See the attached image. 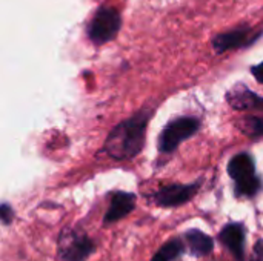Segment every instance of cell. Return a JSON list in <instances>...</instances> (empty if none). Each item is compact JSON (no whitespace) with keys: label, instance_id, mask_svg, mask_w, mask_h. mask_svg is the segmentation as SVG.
Masks as SVG:
<instances>
[{"label":"cell","instance_id":"1","mask_svg":"<svg viewBox=\"0 0 263 261\" xmlns=\"http://www.w3.org/2000/svg\"><path fill=\"white\" fill-rule=\"evenodd\" d=\"M153 112L142 109L119 123L105 142V152L116 160H129L140 154L146 138V128Z\"/></svg>","mask_w":263,"mask_h":261},{"label":"cell","instance_id":"2","mask_svg":"<svg viewBox=\"0 0 263 261\" xmlns=\"http://www.w3.org/2000/svg\"><path fill=\"white\" fill-rule=\"evenodd\" d=\"M228 174L236 182V197L251 198L262 189V180L256 174L254 160L250 154L240 152L228 163Z\"/></svg>","mask_w":263,"mask_h":261},{"label":"cell","instance_id":"3","mask_svg":"<svg viewBox=\"0 0 263 261\" xmlns=\"http://www.w3.org/2000/svg\"><path fill=\"white\" fill-rule=\"evenodd\" d=\"M200 128V122L194 117H180L170 122L160 134L159 151L163 154L174 152L180 143L193 137Z\"/></svg>","mask_w":263,"mask_h":261},{"label":"cell","instance_id":"4","mask_svg":"<svg viewBox=\"0 0 263 261\" xmlns=\"http://www.w3.org/2000/svg\"><path fill=\"white\" fill-rule=\"evenodd\" d=\"M94 251V243L88 235L82 232L66 229L59 237L60 261H86Z\"/></svg>","mask_w":263,"mask_h":261},{"label":"cell","instance_id":"5","mask_svg":"<svg viewBox=\"0 0 263 261\" xmlns=\"http://www.w3.org/2000/svg\"><path fill=\"white\" fill-rule=\"evenodd\" d=\"M122 26V17L114 8H100L97 14L94 15L89 28L88 35L92 43L103 45L111 42L120 31Z\"/></svg>","mask_w":263,"mask_h":261},{"label":"cell","instance_id":"6","mask_svg":"<svg viewBox=\"0 0 263 261\" xmlns=\"http://www.w3.org/2000/svg\"><path fill=\"white\" fill-rule=\"evenodd\" d=\"M262 34L263 31L253 29L250 26L236 28L233 31H228V32L216 35L214 40H213V49L217 54H222V52H227L230 49L247 48V46L253 45Z\"/></svg>","mask_w":263,"mask_h":261},{"label":"cell","instance_id":"7","mask_svg":"<svg viewBox=\"0 0 263 261\" xmlns=\"http://www.w3.org/2000/svg\"><path fill=\"white\" fill-rule=\"evenodd\" d=\"M200 183L202 182H196L191 185H168L160 188L156 195H154V202L156 205L162 206V208H176L180 205L188 203L200 189Z\"/></svg>","mask_w":263,"mask_h":261},{"label":"cell","instance_id":"8","mask_svg":"<svg viewBox=\"0 0 263 261\" xmlns=\"http://www.w3.org/2000/svg\"><path fill=\"white\" fill-rule=\"evenodd\" d=\"M222 245L230 249L237 261L245 260V238L247 229L242 223H228L219 234Z\"/></svg>","mask_w":263,"mask_h":261},{"label":"cell","instance_id":"9","mask_svg":"<svg viewBox=\"0 0 263 261\" xmlns=\"http://www.w3.org/2000/svg\"><path fill=\"white\" fill-rule=\"evenodd\" d=\"M228 103L237 111H263V97L243 85L233 86L227 94Z\"/></svg>","mask_w":263,"mask_h":261},{"label":"cell","instance_id":"10","mask_svg":"<svg viewBox=\"0 0 263 261\" xmlns=\"http://www.w3.org/2000/svg\"><path fill=\"white\" fill-rule=\"evenodd\" d=\"M136 208V195L129 192H114L111 197V205L103 217V223H116L122 218H125L128 214H131Z\"/></svg>","mask_w":263,"mask_h":261},{"label":"cell","instance_id":"11","mask_svg":"<svg viewBox=\"0 0 263 261\" xmlns=\"http://www.w3.org/2000/svg\"><path fill=\"white\" fill-rule=\"evenodd\" d=\"M183 238H185L191 254L196 255V257L208 255L214 249V240L210 235H206L205 232H202L200 229H190V231H186Z\"/></svg>","mask_w":263,"mask_h":261},{"label":"cell","instance_id":"12","mask_svg":"<svg viewBox=\"0 0 263 261\" xmlns=\"http://www.w3.org/2000/svg\"><path fill=\"white\" fill-rule=\"evenodd\" d=\"M183 251H185V245L179 238H174L165 243L157 251V254L151 258V261H174L183 254Z\"/></svg>","mask_w":263,"mask_h":261},{"label":"cell","instance_id":"13","mask_svg":"<svg viewBox=\"0 0 263 261\" xmlns=\"http://www.w3.org/2000/svg\"><path fill=\"white\" fill-rule=\"evenodd\" d=\"M243 125H245V129L243 131L248 135H251L253 138L263 137V117H257V115L247 117L243 120Z\"/></svg>","mask_w":263,"mask_h":261},{"label":"cell","instance_id":"14","mask_svg":"<svg viewBox=\"0 0 263 261\" xmlns=\"http://www.w3.org/2000/svg\"><path fill=\"white\" fill-rule=\"evenodd\" d=\"M0 218H2V223L3 225H9L14 218V211L12 208L8 205V203H3L0 206Z\"/></svg>","mask_w":263,"mask_h":261},{"label":"cell","instance_id":"15","mask_svg":"<svg viewBox=\"0 0 263 261\" xmlns=\"http://www.w3.org/2000/svg\"><path fill=\"white\" fill-rule=\"evenodd\" d=\"M250 261H263V240L259 238L253 248V254H251V258Z\"/></svg>","mask_w":263,"mask_h":261},{"label":"cell","instance_id":"16","mask_svg":"<svg viewBox=\"0 0 263 261\" xmlns=\"http://www.w3.org/2000/svg\"><path fill=\"white\" fill-rule=\"evenodd\" d=\"M251 72H253V75L256 77V80L259 83H263V63L257 65V66H253L251 68Z\"/></svg>","mask_w":263,"mask_h":261}]
</instances>
